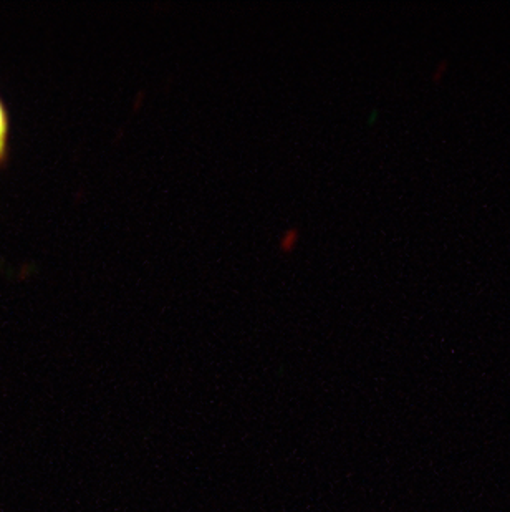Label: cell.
<instances>
[{
    "label": "cell",
    "instance_id": "6da1fadb",
    "mask_svg": "<svg viewBox=\"0 0 510 512\" xmlns=\"http://www.w3.org/2000/svg\"><path fill=\"white\" fill-rule=\"evenodd\" d=\"M10 115L4 98L0 97V146L9 148Z\"/></svg>",
    "mask_w": 510,
    "mask_h": 512
},
{
    "label": "cell",
    "instance_id": "7a4b0ae2",
    "mask_svg": "<svg viewBox=\"0 0 510 512\" xmlns=\"http://www.w3.org/2000/svg\"><path fill=\"white\" fill-rule=\"evenodd\" d=\"M7 155H9V148H2V146H0V165L7 160Z\"/></svg>",
    "mask_w": 510,
    "mask_h": 512
}]
</instances>
